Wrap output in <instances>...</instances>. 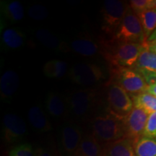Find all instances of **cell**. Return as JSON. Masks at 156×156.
I'll list each match as a JSON object with an SVG mask.
<instances>
[{
    "mask_svg": "<svg viewBox=\"0 0 156 156\" xmlns=\"http://www.w3.org/2000/svg\"><path fill=\"white\" fill-rule=\"evenodd\" d=\"M101 54L113 67H129L135 65L140 56L147 48L145 44L119 43L112 39L101 38Z\"/></svg>",
    "mask_w": 156,
    "mask_h": 156,
    "instance_id": "obj_1",
    "label": "cell"
},
{
    "mask_svg": "<svg viewBox=\"0 0 156 156\" xmlns=\"http://www.w3.org/2000/svg\"><path fill=\"white\" fill-rule=\"evenodd\" d=\"M90 134L101 145L125 137L123 119L108 111L93 117L90 121Z\"/></svg>",
    "mask_w": 156,
    "mask_h": 156,
    "instance_id": "obj_2",
    "label": "cell"
},
{
    "mask_svg": "<svg viewBox=\"0 0 156 156\" xmlns=\"http://www.w3.org/2000/svg\"><path fill=\"white\" fill-rule=\"evenodd\" d=\"M110 80L120 85L130 96L147 92L149 85L133 68L110 67Z\"/></svg>",
    "mask_w": 156,
    "mask_h": 156,
    "instance_id": "obj_3",
    "label": "cell"
},
{
    "mask_svg": "<svg viewBox=\"0 0 156 156\" xmlns=\"http://www.w3.org/2000/svg\"><path fill=\"white\" fill-rule=\"evenodd\" d=\"M111 39L119 43L145 44L147 42L139 17L130 7L116 34Z\"/></svg>",
    "mask_w": 156,
    "mask_h": 156,
    "instance_id": "obj_4",
    "label": "cell"
},
{
    "mask_svg": "<svg viewBox=\"0 0 156 156\" xmlns=\"http://www.w3.org/2000/svg\"><path fill=\"white\" fill-rule=\"evenodd\" d=\"M129 4L119 0H106L101 9V29L112 38L129 8Z\"/></svg>",
    "mask_w": 156,
    "mask_h": 156,
    "instance_id": "obj_5",
    "label": "cell"
},
{
    "mask_svg": "<svg viewBox=\"0 0 156 156\" xmlns=\"http://www.w3.org/2000/svg\"><path fill=\"white\" fill-rule=\"evenodd\" d=\"M68 98L69 114L79 119H85L94 112L98 102L96 89H78L73 91Z\"/></svg>",
    "mask_w": 156,
    "mask_h": 156,
    "instance_id": "obj_6",
    "label": "cell"
},
{
    "mask_svg": "<svg viewBox=\"0 0 156 156\" xmlns=\"http://www.w3.org/2000/svg\"><path fill=\"white\" fill-rule=\"evenodd\" d=\"M107 109L114 116L124 119L134 108L131 96L118 84L109 81L106 83Z\"/></svg>",
    "mask_w": 156,
    "mask_h": 156,
    "instance_id": "obj_7",
    "label": "cell"
},
{
    "mask_svg": "<svg viewBox=\"0 0 156 156\" xmlns=\"http://www.w3.org/2000/svg\"><path fill=\"white\" fill-rule=\"evenodd\" d=\"M80 126L68 121L59 128L57 134L58 156H74L83 138Z\"/></svg>",
    "mask_w": 156,
    "mask_h": 156,
    "instance_id": "obj_8",
    "label": "cell"
},
{
    "mask_svg": "<svg viewBox=\"0 0 156 156\" xmlns=\"http://www.w3.org/2000/svg\"><path fill=\"white\" fill-rule=\"evenodd\" d=\"M69 77L72 82L80 85H92L106 78L101 66L93 63H77L70 68Z\"/></svg>",
    "mask_w": 156,
    "mask_h": 156,
    "instance_id": "obj_9",
    "label": "cell"
},
{
    "mask_svg": "<svg viewBox=\"0 0 156 156\" xmlns=\"http://www.w3.org/2000/svg\"><path fill=\"white\" fill-rule=\"evenodd\" d=\"M149 114L142 109L134 107L127 116L123 119L125 138L136 142L143 136Z\"/></svg>",
    "mask_w": 156,
    "mask_h": 156,
    "instance_id": "obj_10",
    "label": "cell"
},
{
    "mask_svg": "<svg viewBox=\"0 0 156 156\" xmlns=\"http://www.w3.org/2000/svg\"><path fill=\"white\" fill-rule=\"evenodd\" d=\"M27 126L21 117L12 113L6 114L2 119V137L7 143L20 142L26 136Z\"/></svg>",
    "mask_w": 156,
    "mask_h": 156,
    "instance_id": "obj_11",
    "label": "cell"
},
{
    "mask_svg": "<svg viewBox=\"0 0 156 156\" xmlns=\"http://www.w3.org/2000/svg\"><path fill=\"white\" fill-rule=\"evenodd\" d=\"M133 69L138 72L148 85L156 82V54L148 49L143 51Z\"/></svg>",
    "mask_w": 156,
    "mask_h": 156,
    "instance_id": "obj_12",
    "label": "cell"
},
{
    "mask_svg": "<svg viewBox=\"0 0 156 156\" xmlns=\"http://www.w3.org/2000/svg\"><path fill=\"white\" fill-rule=\"evenodd\" d=\"M45 106L46 112L52 118L60 119L69 114L68 98L57 92L51 91L48 93Z\"/></svg>",
    "mask_w": 156,
    "mask_h": 156,
    "instance_id": "obj_13",
    "label": "cell"
},
{
    "mask_svg": "<svg viewBox=\"0 0 156 156\" xmlns=\"http://www.w3.org/2000/svg\"><path fill=\"white\" fill-rule=\"evenodd\" d=\"M68 48L79 55L91 57L101 53V43L95 41L89 36H80L69 43Z\"/></svg>",
    "mask_w": 156,
    "mask_h": 156,
    "instance_id": "obj_14",
    "label": "cell"
},
{
    "mask_svg": "<svg viewBox=\"0 0 156 156\" xmlns=\"http://www.w3.org/2000/svg\"><path fill=\"white\" fill-rule=\"evenodd\" d=\"M102 156H136L134 142L124 137L104 144L102 145Z\"/></svg>",
    "mask_w": 156,
    "mask_h": 156,
    "instance_id": "obj_15",
    "label": "cell"
},
{
    "mask_svg": "<svg viewBox=\"0 0 156 156\" xmlns=\"http://www.w3.org/2000/svg\"><path fill=\"white\" fill-rule=\"evenodd\" d=\"M29 124L38 133H46L52 129L46 113L40 105L31 106L28 112Z\"/></svg>",
    "mask_w": 156,
    "mask_h": 156,
    "instance_id": "obj_16",
    "label": "cell"
},
{
    "mask_svg": "<svg viewBox=\"0 0 156 156\" xmlns=\"http://www.w3.org/2000/svg\"><path fill=\"white\" fill-rule=\"evenodd\" d=\"M25 43L23 32L17 28H6L1 33V46L5 51H14L23 47Z\"/></svg>",
    "mask_w": 156,
    "mask_h": 156,
    "instance_id": "obj_17",
    "label": "cell"
},
{
    "mask_svg": "<svg viewBox=\"0 0 156 156\" xmlns=\"http://www.w3.org/2000/svg\"><path fill=\"white\" fill-rule=\"evenodd\" d=\"M20 86V77L16 72L7 70L0 78V95L2 100L9 102Z\"/></svg>",
    "mask_w": 156,
    "mask_h": 156,
    "instance_id": "obj_18",
    "label": "cell"
},
{
    "mask_svg": "<svg viewBox=\"0 0 156 156\" xmlns=\"http://www.w3.org/2000/svg\"><path fill=\"white\" fill-rule=\"evenodd\" d=\"M0 9L3 23L7 21L11 23H16L22 20L24 17V8L22 4L16 0L1 1Z\"/></svg>",
    "mask_w": 156,
    "mask_h": 156,
    "instance_id": "obj_19",
    "label": "cell"
},
{
    "mask_svg": "<svg viewBox=\"0 0 156 156\" xmlns=\"http://www.w3.org/2000/svg\"><path fill=\"white\" fill-rule=\"evenodd\" d=\"M74 156H102V145L90 133L85 134Z\"/></svg>",
    "mask_w": 156,
    "mask_h": 156,
    "instance_id": "obj_20",
    "label": "cell"
},
{
    "mask_svg": "<svg viewBox=\"0 0 156 156\" xmlns=\"http://www.w3.org/2000/svg\"><path fill=\"white\" fill-rule=\"evenodd\" d=\"M35 36L38 41L46 48L51 50H64V44L61 41L55 34H52L46 29H39L35 33Z\"/></svg>",
    "mask_w": 156,
    "mask_h": 156,
    "instance_id": "obj_21",
    "label": "cell"
},
{
    "mask_svg": "<svg viewBox=\"0 0 156 156\" xmlns=\"http://www.w3.org/2000/svg\"><path fill=\"white\" fill-rule=\"evenodd\" d=\"M134 107L140 108L151 115L156 112V97L150 93H140L132 97Z\"/></svg>",
    "mask_w": 156,
    "mask_h": 156,
    "instance_id": "obj_22",
    "label": "cell"
},
{
    "mask_svg": "<svg viewBox=\"0 0 156 156\" xmlns=\"http://www.w3.org/2000/svg\"><path fill=\"white\" fill-rule=\"evenodd\" d=\"M68 64L62 60L52 59L46 62L43 68L44 75L48 78H61L67 73Z\"/></svg>",
    "mask_w": 156,
    "mask_h": 156,
    "instance_id": "obj_23",
    "label": "cell"
},
{
    "mask_svg": "<svg viewBox=\"0 0 156 156\" xmlns=\"http://www.w3.org/2000/svg\"><path fill=\"white\" fill-rule=\"evenodd\" d=\"M141 23L146 38L148 39L156 29V8L136 13Z\"/></svg>",
    "mask_w": 156,
    "mask_h": 156,
    "instance_id": "obj_24",
    "label": "cell"
},
{
    "mask_svg": "<svg viewBox=\"0 0 156 156\" xmlns=\"http://www.w3.org/2000/svg\"><path fill=\"white\" fill-rule=\"evenodd\" d=\"M136 156H156V140L142 136L134 143Z\"/></svg>",
    "mask_w": 156,
    "mask_h": 156,
    "instance_id": "obj_25",
    "label": "cell"
},
{
    "mask_svg": "<svg viewBox=\"0 0 156 156\" xmlns=\"http://www.w3.org/2000/svg\"><path fill=\"white\" fill-rule=\"evenodd\" d=\"M28 15L29 17L34 20L41 21L48 17V10L44 5L36 4L29 7Z\"/></svg>",
    "mask_w": 156,
    "mask_h": 156,
    "instance_id": "obj_26",
    "label": "cell"
},
{
    "mask_svg": "<svg viewBox=\"0 0 156 156\" xmlns=\"http://www.w3.org/2000/svg\"><path fill=\"white\" fill-rule=\"evenodd\" d=\"M129 4L136 14L147 9L156 8V0H132Z\"/></svg>",
    "mask_w": 156,
    "mask_h": 156,
    "instance_id": "obj_27",
    "label": "cell"
},
{
    "mask_svg": "<svg viewBox=\"0 0 156 156\" xmlns=\"http://www.w3.org/2000/svg\"><path fill=\"white\" fill-rule=\"evenodd\" d=\"M9 156H35V151L30 143H22L10 150Z\"/></svg>",
    "mask_w": 156,
    "mask_h": 156,
    "instance_id": "obj_28",
    "label": "cell"
},
{
    "mask_svg": "<svg viewBox=\"0 0 156 156\" xmlns=\"http://www.w3.org/2000/svg\"><path fill=\"white\" fill-rule=\"evenodd\" d=\"M142 136L151 139L156 138V112L149 116Z\"/></svg>",
    "mask_w": 156,
    "mask_h": 156,
    "instance_id": "obj_29",
    "label": "cell"
},
{
    "mask_svg": "<svg viewBox=\"0 0 156 156\" xmlns=\"http://www.w3.org/2000/svg\"><path fill=\"white\" fill-rule=\"evenodd\" d=\"M35 156H58L49 151V149L45 147H38L35 151Z\"/></svg>",
    "mask_w": 156,
    "mask_h": 156,
    "instance_id": "obj_30",
    "label": "cell"
},
{
    "mask_svg": "<svg viewBox=\"0 0 156 156\" xmlns=\"http://www.w3.org/2000/svg\"><path fill=\"white\" fill-rule=\"evenodd\" d=\"M147 48L150 51L156 54V40L153 41H147Z\"/></svg>",
    "mask_w": 156,
    "mask_h": 156,
    "instance_id": "obj_31",
    "label": "cell"
},
{
    "mask_svg": "<svg viewBox=\"0 0 156 156\" xmlns=\"http://www.w3.org/2000/svg\"><path fill=\"white\" fill-rule=\"evenodd\" d=\"M147 92L150 93L152 95H155V96L156 97V82L155 83L151 84V85H149Z\"/></svg>",
    "mask_w": 156,
    "mask_h": 156,
    "instance_id": "obj_32",
    "label": "cell"
},
{
    "mask_svg": "<svg viewBox=\"0 0 156 156\" xmlns=\"http://www.w3.org/2000/svg\"><path fill=\"white\" fill-rule=\"evenodd\" d=\"M156 40V29L155 30L153 33V34L151 35V37L147 39V41H153Z\"/></svg>",
    "mask_w": 156,
    "mask_h": 156,
    "instance_id": "obj_33",
    "label": "cell"
},
{
    "mask_svg": "<svg viewBox=\"0 0 156 156\" xmlns=\"http://www.w3.org/2000/svg\"><path fill=\"white\" fill-rule=\"evenodd\" d=\"M155 140H156V138H155Z\"/></svg>",
    "mask_w": 156,
    "mask_h": 156,
    "instance_id": "obj_34",
    "label": "cell"
}]
</instances>
